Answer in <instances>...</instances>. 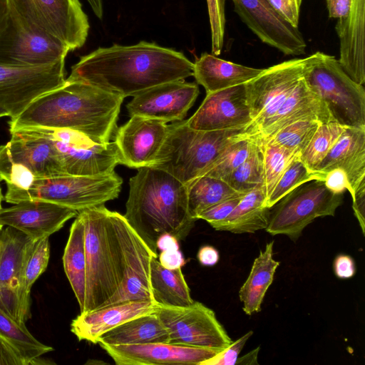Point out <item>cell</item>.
Wrapping results in <instances>:
<instances>
[{
    "mask_svg": "<svg viewBox=\"0 0 365 365\" xmlns=\"http://www.w3.org/2000/svg\"><path fill=\"white\" fill-rule=\"evenodd\" d=\"M192 75L193 63L182 52L143 41L100 47L81 56L66 80L89 83L125 98Z\"/></svg>",
    "mask_w": 365,
    "mask_h": 365,
    "instance_id": "cell-1",
    "label": "cell"
},
{
    "mask_svg": "<svg viewBox=\"0 0 365 365\" xmlns=\"http://www.w3.org/2000/svg\"><path fill=\"white\" fill-rule=\"evenodd\" d=\"M124 98L89 83L71 81L32 101L8 122L9 132L27 127L69 128L98 144L109 142Z\"/></svg>",
    "mask_w": 365,
    "mask_h": 365,
    "instance_id": "cell-2",
    "label": "cell"
},
{
    "mask_svg": "<svg viewBox=\"0 0 365 365\" xmlns=\"http://www.w3.org/2000/svg\"><path fill=\"white\" fill-rule=\"evenodd\" d=\"M129 186L123 216L156 256L161 235L185 239L196 221L188 212L185 184L163 170L145 166L130 179Z\"/></svg>",
    "mask_w": 365,
    "mask_h": 365,
    "instance_id": "cell-3",
    "label": "cell"
},
{
    "mask_svg": "<svg viewBox=\"0 0 365 365\" xmlns=\"http://www.w3.org/2000/svg\"><path fill=\"white\" fill-rule=\"evenodd\" d=\"M85 231L86 297L82 312L102 307L124 279V259L115 211L104 205L78 212Z\"/></svg>",
    "mask_w": 365,
    "mask_h": 365,
    "instance_id": "cell-4",
    "label": "cell"
},
{
    "mask_svg": "<svg viewBox=\"0 0 365 365\" xmlns=\"http://www.w3.org/2000/svg\"><path fill=\"white\" fill-rule=\"evenodd\" d=\"M245 129L198 130L187 120L175 121L168 125L165 140L150 166L186 185L205 175L232 143L246 135Z\"/></svg>",
    "mask_w": 365,
    "mask_h": 365,
    "instance_id": "cell-5",
    "label": "cell"
},
{
    "mask_svg": "<svg viewBox=\"0 0 365 365\" xmlns=\"http://www.w3.org/2000/svg\"><path fill=\"white\" fill-rule=\"evenodd\" d=\"M122 183V178L114 171L96 175L36 178L28 190H7L4 199L12 204L26 200H43L79 212L117 198Z\"/></svg>",
    "mask_w": 365,
    "mask_h": 365,
    "instance_id": "cell-6",
    "label": "cell"
},
{
    "mask_svg": "<svg viewBox=\"0 0 365 365\" xmlns=\"http://www.w3.org/2000/svg\"><path fill=\"white\" fill-rule=\"evenodd\" d=\"M304 80L324 103L334 121L365 129L364 88L345 72L334 56L320 51Z\"/></svg>",
    "mask_w": 365,
    "mask_h": 365,
    "instance_id": "cell-7",
    "label": "cell"
},
{
    "mask_svg": "<svg viewBox=\"0 0 365 365\" xmlns=\"http://www.w3.org/2000/svg\"><path fill=\"white\" fill-rule=\"evenodd\" d=\"M343 198V194L331 192L323 180L304 183L270 208L265 230L272 235H285L296 241L305 227L316 218L334 216Z\"/></svg>",
    "mask_w": 365,
    "mask_h": 365,
    "instance_id": "cell-8",
    "label": "cell"
},
{
    "mask_svg": "<svg viewBox=\"0 0 365 365\" xmlns=\"http://www.w3.org/2000/svg\"><path fill=\"white\" fill-rule=\"evenodd\" d=\"M320 51L304 58H295L264 68L245 83L252 122L245 129L252 136L272 118L304 78Z\"/></svg>",
    "mask_w": 365,
    "mask_h": 365,
    "instance_id": "cell-9",
    "label": "cell"
},
{
    "mask_svg": "<svg viewBox=\"0 0 365 365\" xmlns=\"http://www.w3.org/2000/svg\"><path fill=\"white\" fill-rule=\"evenodd\" d=\"M69 51L64 43L28 22L10 5L7 19L0 30V63L50 65L65 61Z\"/></svg>",
    "mask_w": 365,
    "mask_h": 365,
    "instance_id": "cell-10",
    "label": "cell"
},
{
    "mask_svg": "<svg viewBox=\"0 0 365 365\" xmlns=\"http://www.w3.org/2000/svg\"><path fill=\"white\" fill-rule=\"evenodd\" d=\"M155 313L168 331V343L222 350L233 342L214 311L201 302L186 307L156 304Z\"/></svg>",
    "mask_w": 365,
    "mask_h": 365,
    "instance_id": "cell-11",
    "label": "cell"
},
{
    "mask_svg": "<svg viewBox=\"0 0 365 365\" xmlns=\"http://www.w3.org/2000/svg\"><path fill=\"white\" fill-rule=\"evenodd\" d=\"M9 2L25 20L61 41L70 51L84 45L90 26L79 0H9Z\"/></svg>",
    "mask_w": 365,
    "mask_h": 365,
    "instance_id": "cell-12",
    "label": "cell"
},
{
    "mask_svg": "<svg viewBox=\"0 0 365 365\" xmlns=\"http://www.w3.org/2000/svg\"><path fill=\"white\" fill-rule=\"evenodd\" d=\"M65 82V61L38 66L0 63V108L15 118L35 99Z\"/></svg>",
    "mask_w": 365,
    "mask_h": 365,
    "instance_id": "cell-13",
    "label": "cell"
},
{
    "mask_svg": "<svg viewBox=\"0 0 365 365\" xmlns=\"http://www.w3.org/2000/svg\"><path fill=\"white\" fill-rule=\"evenodd\" d=\"M33 240L7 226L0 230V305L15 319L25 323L31 317V297L24 285V269Z\"/></svg>",
    "mask_w": 365,
    "mask_h": 365,
    "instance_id": "cell-14",
    "label": "cell"
},
{
    "mask_svg": "<svg viewBox=\"0 0 365 365\" xmlns=\"http://www.w3.org/2000/svg\"><path fill=\"white\" fill-rule=\"evenodd\" d=\"M115 222L124 259V279L119 290L103 307L128 301H153L150 270L158 257L130 226L124 216L115 211Z\"/></svg>",
    "mask_w": 365,
    "mask_h": 365,
    "instance_id": "cell-15",
    "label": "cell"
},
{
    "mask_svg": "<svg viewBox=\"0 0 365 365\" xmlns=\"http://www.w3.org/2000/svg\"><path fill=\"white\" fill-rule=\"evenodd\" d=\"M235 11L259 39L287 56L306 53L307 43L298 28L293 26L267 0H232Z\"/></svg>",
    "mask_w": 365,
    "mask_h": 365,
    "instance_id": "cell-16",
    "label": "cell"
},
{
    "mask_svg": "<svg viewBox=\"0 0 365 365\" xmlns=\"http://www.w3.org/2000/svg\"><path fill=\"white\" fill-rule=\"evenodd\" d=\"M198 94L197 83L184 80L166 82L133 96L126 108L130 116L175 122L183 120Z\"/></svg>",
    "mask_w": 365,
    "mask_h": 365,
    "instance_id": "cell-17",
    "label": "cell"
},
{
    "mask_svg": "<svg viewBox=\"0 0 365 365\" xmlns=\"http://www.w3.org/2000/svg\"><path fill=\"white\" fill-rule=\"evenodd\" d=\"M252 122L245 83L207 93L197 111L187 120L198 130L247 128Z\"/></svg>",
    "mask_w": 365,
    "mask_h": 365,
    "instance_id": "cell-18",
    "label": "cell"
},
{
    "mask_svg": "<svg viewBox=\"0 0 365 365\" xmlns=\"http://www.w3.org/2000/svg\"><path fill=\"white\" fill-rule=\"evenodd\" d=\"M99 345L117 365H200L221 351L168 342Z\"/></svg>",
    "mask_w": 365,
    "mask_h": 365,
    "instance_id": "cell-19",
    "label": "cell"
},
{
    "mask_svg": "<svg viewBox=\"0 0 365 365\" xmlns=\"http://www.w3.org/2000/svg\"><path fill=\"white\" fill-rule=\"evenodd\" d=\"M167 123L154 118L130 116L115 136L120 164L139 169L150 166L165 140Z\"/></svg>",
    "mask_w": 365,
    "mask_h": 365,
    "instance_id": "cell-20",
    "label": "cell"
},
{
    "mask_svg": "<svg viewBox=\"0 0 365 365\" xmlns=\"http://www.w3.org/2000/svg\"><path fill=\"white\" fill-rule=\"evenodd\" d=\"M78 212L43 200L21 201L0 210V223L12 227L32 240L47 237L61 229Z\"/></svg>",
    "mask_w": 365,
    "mask_h": 365,
    "instance_id": "cell-21",
    "label": "cell"
},
{
    "mask_svg": "<svg viewBox=\"0 0 365 365\" xmlns=\"http://www.w3.org/2000/svg\"><path fill=\"white\" fill-rule=\"evenodd\" d=\"M153 301H128L81 312L71 324V331L79 341L98 344L105 333L136 317L154 312Z\"/></svg>",
    "mask_w": 365,
    "mask_h": 365,
    "instance_id": "cell-22",
    "label": "cell"
},
{
    "mask_svg": "<svg viewBox=\"0 0 365 365\" xmlns=\"http://www.w3.org/2000/svg\"><path fill=\"white\" fill-rule=\"evenodd\" d=\"M307 119L321 123L334 121L324 103L309 88L304 77L276 113L248 137L262 144L286 125Z\"/></svg>",
    "mask_w": 365,
    "mask_h": 365,
    "instance_id": "cell-23",
    "label": "cell"
},
{
    "mask_svg": "<svg viewBox=\"0 0 365 365\" xmlns=\"http://www.w3.org/2000/svg\"><path fill=\"white\" fill-rule=\"evenodd\" d=\"M365 0H351L347 15L335 26L339 38V62L356 83H365Z\"/></svg>",
    "mask_w": 365,
    "mask_h": 365,
    "instance_id": "cell-24",
    "label": "cell"
},
{
    "mask_svg": "<svg viewBox=\"0 0 365 365\" xmlns=\"http://www.w3.org/2000/svg\"><path fill=\"white\" fill-rule=\"evenodd\" d=\"M10 134L6 145L13 159L29 168L36 178L67 175L61 155L52 140L21 130Z\"/></svg>",
    "mask_w": 365,
    "mask_h": 365,
    "instance_id": "cell-25",
    "label": "cell"
},
{
    "mask_svg": "<svg viewBox=\"0 0 365 365\" xmlns=\"http://www.w3.org/2000/svg\"><path fill=\"white\" fill-rule=\"evenodd\" d=\"M334 168H341L346 173L353 197L356 188L365 181V129L345 127L317 171L325 175Z\"/></svg>",
    "mask_w": 365,
    "mask_h": 365,
    "instance_id": "cell-26",
    "label": "cell"
},
{
    "mask_svg": "<svg viewBox=\"0 0 365 365\" xmlns=\"http://www.w3.org/2000/svg\"><path fill=\"white\" fill-rule=\"evenodd\" d=\"M60 153L67 175H96L110 173L120 164L114 142L76 147L52 140Z\"/></svg>",
    "mask_w": 365,
    "mask_h": 365,
    "instance_id": "cell-27",
    "label": "cell"
},
{
    "mask_svg": "<svg viewBox=\"0 0 365 365\" xmlns=\"http://www.w3.org/2000/svg\"><path fill=\"white\" fill-rule=\"evenodd\" d=\"M264 68H255L203 53L193 63V76L206 93L244 84L259 75Z\"/></svg>",
    "mask_w": 365,
    "mask_h": 365,
    "instance_id": "cell-28",
    "label": "cell"
},
{
    "mask_svg": "<svg viewBox=\"0 0 365 365\" xmlns=\"http://www.w3.org/2000/svg\"><path fill=\"white\" fill-rule=\"evenodd\" d=\"M266 190L259 186L245 193L223 220L214 225L216 230L229 231L235 234L254 233L266 229L269 218L270 208L266 206Z\"/></svg>",
    "mask_w": 365,
    "mask_h": 365,
    "instance_id": "cell-29",
    "label": "cell"
},
{
    "mask_svg": "<svg viewBox=\"0 0 365 365\" xmlns=\"http://www.w3.org/2000/svg\"><path fill=\"white\" fill-rule=\"evenodd\" d=\"M274 241L268 242L255 258L250 274L239 291L243 311L247 315L261 310L264 295L273 282L279 262L273 258Z\"/></svg>",
    "mask_w": 365,
    "mask_h": 365,
    "instance_id": "cell-30",
    "label": "cell"
},
{
    "mask_svg": "<svg viewBox=\"0 0 365 365\" xmlns=\"http://www.w3.org/2000/svg\"><path fill=\"white\" fill-rule=\"evenodd\" d=\"M168 342V334L154 312L136 317L105 333L98 344L110 345Z\"/></svg>",
    "mask_w": 365,
    "mask_h": 365,
    "instance_id": "cell-31",
    "label": "cell"
},
{
    "mask_svg": "<svg viewBox=\"0 0 365 365\" xmlns=\"http://www.w3.org/2000/svg\"><path fill=\"white\" fill-rule=\"evenodd\" d=\"M150 283L153 300L156 304L186 307L194 302L181 268L167 269L155 257L150 262Z\"/></svg>",
    "mask_w": 365,
    "mask_h": 365,
    "instance_id": "cell-32",
    "label": "cell"
},
{
    "mask_svg": "<svg viewBox=\"0 0 365 365\" xmlns=\"http://www.w3.org/2000/svg\"><path fill=\"white\" fill-rule=\"evenodd\" d=\"M63 264L81 312L86 297V262L84 225L78 214L70 228L69 237L63 255Z\"/></svg>",
    "mask_w": 365,
    "mask_h": 365,
    "instance_id": "cell-33",
    "label": "cell"
},
{
    "mask_svg": "<svg viewBox=\"0 0 365 365\" xmlns=\"http://www.w3.org/2000/svg\"><path fill=\"white\" fill-rule=\"evenodd\" d=\"M186 186L188 212L196 220L200 213L210 207L245 194L235 190L226 181L207 175L192 180Z\"/></svg>",
    "mask_w": 365,
    "mask_h": 365,
    "instance_id": "cell-34",
    "label": "cell"
},
{
    "mask_svg": "<svg viewBox=\"0 0 365 365\" xmlns=\"http://www.w3.org/2000/svg\"><path fill=\"white\" fill-rule=\"evenodd\" d=\"M0 339L11 346L28 365L36 364L39 357L53 349L37 340L27 329L25 323L15 319L1 305Z\"/></svg>",
    "mask_w": 365,
    "mask_h": 365,
    "instance_id": "cell-35",
    "label": "cell"
},
{
    "mask_svg": "<svg viewBox=\"0 0 365 365\" xmlns=\"http://www.w3.org/2000/svg\"><path fill=\"white\" fill-rule=\"evenodd\" d=\"M254 140L255 144L248 157L226 180L233 189L242 193L264 186V146Z\"/></svg>",
    "mask_w": 365,
    "mask_h": 365,
    "instance_id": "cell-36",
    "label": "cell"
},
{
    "mask_svg": "<svg viewBox=\"0 0 365 365\" xmlns=\"http://www.w3.org/2000/svg\"><path fill=\"white\" fill-rule=\"evenodd\" d=\"M344 126L335 121L320 123L309 145L299 155V159L311 171L317 168L336 142Z\"/></svg>",
    "mask_w": 365,
    "mask_h": 365,
    "instance_id": "cell-37",
    "label": "cell"
},
{
    "mask_svg": "<svg viewBox=\"0 0 365 365\" xmlns=\"http://www.w3.org/2000/svg\"><path fill=\"white\" fill-rule=\"evenodd\" d=\"M324 174L311 171L296 157L288 165L274 188L267 197L265 205L271 208L280 199L296 187L312 180H323Z\"/></svg>",
    "mask_w": 365,
    "mask_h": 365,
    "instance_id": "cell-38",
    "label": "cell"
},
{
    "mask_svg": "<svg viewBox=\"0 0 365 365\" xmlns=\"http://www.w3.org/2000/svg\"><path fill=\"white\" fill-rule=\"evenodd\" d=\"M320 123L312 119L296 121L278 130L262 145H279L300 155L309 145Z\"/></svg>",
    "mask_w": 365,
    "mask_h": 365,
    "instance_id": "cell-39",
    "label": "cell"
},
{
    "mask_svg": "<svg viewBox=\"0 0 365 365\" xmlns=\"http://www.w3.org/2000/svg\"><path fill=\"white\" fill-rule=\"evenodd\" d=\"M263 146L264 186L267 197L288 165L299 155L276 144L265 143Z\"/></svg>",
    "mask_w": 365,
    "mask_h": 365,
    "instance_id": "cell-40",
    "label": "cell"
},
{
    "mask_svg": "<svg viewBox=\"0 0 365 365\" xmlns=\"http://www.w3.org/2000/svg\"><path fill=\"white\" fill-rule=\"evenodd\" d=\"M255 144V140L245 135L232 143L205 174L225 181L245 160Z\"/></svg>",
    "mask_w": 365,
    "mask_h": 365,
    "instance_id": "cell-41",
    "label": "cell"
},
{
    "mask_svg": "<svg viewBox=\"0 0 365 365\" xmlns=\"http://www.w3.org/2000/svg\"><path fill=\"white\" fill-rule=\"evenodd\" d=\"M35 178L29 168L13 159L6 143L0 145V182H6L7 190H28Z\"/></svg>",
    "mask_w": 365,
    "mask_h": 365,
    "instance_id": "cell-42",
    "label": "cell"
},
{
    "mask_svg": "<svg viewBox=\"0 0 365 365\" xmlns=\"http://www.w3.org/2000/svg\"><path fill=\"white\" fill-rule=\"evenodd\" d=\"M50 257L48 237L33 240L30 244L24 269V285L31 292V287L38 277L46 269Z\"/></svg>",
    "mask_w": 365,
    "mask_h": 365,
    "instance_id": "cell-43",
    "label": "cell"
},
{
    "mask_svg": "<svg viewBox=\"0 0 365 365\" xmlns=\"http://www.w3.org/2000/svg\"><path fill=\"white\" fill-rule=\"evenodd\" d=\"M225 0H207L210 31L212 54L221 53L225 30Z\"/></svg>",
    "mask_w": 365,
    "mask_h": 365,
    "instance_id": "cell-44",
    "label": "cell"
},
{
    "mask_svg": "<svg viewBox=\"0 0 365 365\" xmlns=\"http://www.w3.org/2000/svg\"><path fill=\"white\" fill-rule=\"evenodd\" d=\"M252 331L233 341L229 346L221 350L212 357L200 364V365H234L238 356L248 339L252 335Z\"/></svg>",
    "mask_w": 365,
    "mask_h": 365,
    "instance_id": "cell-45",
    "label": "cell"
},
{
    "mask_svg": "<svg viewBox=\"0 0 365 365\" xmlns=\"http://www.w3.org/2000/svg\"><path fill=\"white\" fill-rule=\"evenodd\" d=\"M242 196L230 198L210 207L200 213L197 220H204L212 227L225 219L232 212Z\"/></svg>",
    "mask_w": 365,
    "mask_h": 365,
    "instance_id": "cell-46",
    "label": "cell"
},
{
    "mask_svg": "<svg viewBox=\"0 0 365 365\" xmlns=\"http://www.w3.org/2000/svg\"><path fill=\"white\" fill-rule=\"evenodd\" d=\"M324 182L325 186L331 192L344 194L345 190L351 192V185L344 170L334 168L325 173Z\"/></svg>",
    "mask_w": 365,
    "mask_h": 365,
    "instance_id": "cell-47",
    "label": "cell"
},
{
    "mask_svg": "<svg viewBox=\"0 0 365 365\" xmlns=\"http://www.w3.org/2000/svg\"><path fill=\"white\" fill-rule=\"evenodd\" d=\"M274 10L291 25L298 28L299 10L288 0H267Z\"/></svg>",
    "mask_w": 365,
    "mask_h": 365,
    "instance_id": "cell-48",
    "label": "cell"
},
{
    "mask_svg": "<svg viewBox=\"0 0 365 365\" xmlns=\"http://www.w3.org/2000/svg\"><path fill=\"white\" fill-rule=\"evenodd\" d=\"M335 275L339 279H349L356 273V265L354 259L347 255H337L333 263Z\"/></svg>",
    "mask_w": 365,
    "mask_h": 365,
    "instance_id": "cell-49",
    "label": "cell"
},
{
    "mask_svg": "<svg viewBox=\"0 0 365 365\" xmlns=\"http://www.w3.org/2000/svg\"><path fill=\"white\" fill-rule=\"evenodd\" d=\"M352 197V208L356 219L359 222L362 233L364 235L365 228V181H363L356 188Z\"/></svg>",
    "mask_w": 365,
    "mask_h": 365,
    "instance_id": "cell-50",
    "label": "cell"
},
{
    "mask_svg": "<svg viewBox=\"0 0 365 365\" xmlns=\"http://www.w3.org/2000/svg\"><path fill=\"white\" fill-rule=\"evenodd\" d=\"M158 257L161 265L170 269L181 268L185 264L180 250L161 251Z\"/></svg>",
    "mask_w": 365,
    "mask_h": 365,
    "instance_id": "cell-51",
    "label": "cell"
},
{
    "mask_svg": "<svg viewBox=\"0 0 365 365\" xmlns=\"http://www.w3.org/2000/svg\"><path fill=\"white\" fill-rule=\"evenodd\" d=\"M0 365H28L7 343L0 339Z\"/></svg>",
    "mask_w": 365,
    "mask_h": 365,
    "instance_id": "cell-52",
    "label": "cell"
},
{
    "mask_svg": "<svg viewBox=\"0 0 365 365\" xmlns=\"http://www.w3.org/2000/svg\"><path fill=\"white\" fill-rule=\"evenodd\" d=\"M326 3L329 17L339 19L347 15L351 0H326Z\"/></svg>",
    "mask_w": 365,
    "mask_h": 365,
    "instance_id": "cell-53",
    "label": "cell"
},
{
    "mask_svg": "<svg viewBox=\"0 0 365 365\" xmlns=\"http://www.w3.org/2000/svg\"><path fill=\"white\" fill-rule=\"evenodd\" d=\"M197 259L200 263L204 266H213L220 259L218 251L210 245L202 246L197 252Z\"/></svg>",
    "mask_w": 365,
    "mask_h": 365,
    "instance_id": "cell-54",
    "label": "cell"
},
{
    "mask_svg": "<svg viewBox=\"0 0 365 365\" xmlns=\"http://www.w3.org/2000/svg\"><path fill=\"white\" fill-rule=\"evenodd\" d=\"M157 249L160 251L179 250L178 240L171 235L164 234L161 235L156 242Z\"/></svg>",
    "mask_w": 365,
    "mask_h": 365,
    "instance_id": "cell-55",
    "label": "cell"
},
{
    "mask_svg": "<svg viewBox=\"0 0 365 365\" xmlns=\"http://www.w3.org/2000/svg\"><path fill=\"white\" fill-rule=\"evenodd\" d=\"M259 351V347L253 349L246 355L237 359L235 364H243V365H252L259 364L257 362V356Z\"/></svg>",
    "mask_w": 365,
    "mask_h": 365,
    "instance_id": "cell-56",
    "label": "cell"
},
{
    "mask_svg": "<svg viewBox=\"0 0 365 365\" xmlns=\"http://www.w3.org/2000/svg\"><path fill=\"white\" fill-rule=\"evenodd\" d=\"M9 0H0V30L4 27L9 12Z\"/></svg>",
    "mask_w": 365,
    "mask_h": 365,
    "instance_id": "cell-57",
    "label": "cell"
},
{
    "mask_svg": "<svg viewBox=\"0 0 365 365\" xmlns=\"http://www.w3.org/2000/svg\"><path fill=\"white\" fill-rule=\"evenodd\" d=\"M88 1L90 2L96 14L99 18H101V16H102V1L101 0H88Z\"/></svg>",
    "mask_w": 365,
    "mask_h": 365,
    "instance_id": "cell-58",
    "label": "cell"
},
{
    "mask_svg": "<svg viewBox=\"0 0 365 365\" xmlns=\"http://www.w3.org/2000/svg\"><path fill=\"white\" fill-rule=\"evenodd\" d=\"M297 9L300 11L302 0H288Z\"/></svg>",
    "mask_w": 365,
    "mask_h": 365,
    "instance_id": "cell-59",
    "label": "cell"
},
{
    "mask_svg": "<svg viewBox=\"0 0 365 365\" xmlns=\"http://www.w3.org/2000/svg\"><path fill=\"white\" fill-rule=\"evenodd\" d=\"M5 116L9 117V113L6 110L0 108V118Z\"/></svg>",
    "mask_w": 365,
    "mask_h": 365,
    "instance_id": "cell-60",
    "label": "cell"
},
{
    "mask_svg": "<svg viewBox=\"0 0 365 365\" xmlns=\"http://www.w3.org/2000/svg\"><path fill=\"white\" fill-rule=\"evenodd\" d=\"M3 199H4V196L2 195L1 188L0 187V210L2 208L1 202H2Z\"/></svg>",
    "mask_w": 365,
    "mask_h": 365,
    "instance_id": "cell-61",
    "label": "cell"
},
{
    "mask_svg": "<svg viewBox=\"0 0 365 365\" xmlns=\"http://www.w3.org/2000/svg\"><path fill=\"white\" fill-rule=\"evenodd\" d=\"M3 225L0 223V230L3 228Z\"/></svg>",
    "mask_w": 365,
    "mask_h": 365,
    "instance_id": "cell-62",
    "label": "cell"
}]
</instances>
